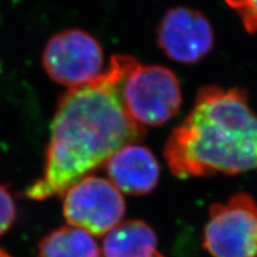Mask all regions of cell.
<instances>
[{
	"label": "cell",
	"mask_w": 257,
	"mask_h": 257,
	"mask_svg": "<svg viewBox=\"0 0 257 257\" xmlns=\"http://www.w3.org/2000/svg\"><path fill=\"white\" fill-rule=\"evenodd\" d=\"M127 60L126 55L113 56L100 78L60 99L43 174L25 191L28 198L44 200L63 194L120 148L143 140L146 130L128 115L119 93Z\"/></svg>",
	"instance_id": "obj_1"
},
{
	"label": "cell",
	"mask_w": 257,
	"mask_h": 257,
	"mask_svg": "<svg viewBox=\"0 0 257 257\" xmlns=\"http://www.w3.org/2000/svg\"><path fill=\"white\" fill-rule=\"evenodd\" d=\"M180 179L257 169V114L238 88H201L194 106L165 147Z\"/></svg>",
	"instance_id": "obj_2"
},
{
	"label": "cell",
	"mask_w": 257,
	"mask_h": 257,
	"mask_svg": "<svg viewBox=\"0 0 257 257\" xmlns=\"http://www.w3.org/2000/svg\"><path fill=\"white\" fill-rule=\"evenodd\" d=\"M119 93L128 115L143 127L166 124L182 105L181 85L172 70L141 64L131 56L119 81Z\"/></svg>",
	"instance_id": "obj_3"
},
{
	"label": "cell",
	"mask_w": 257,
	"mask_h": 257,
	"mask_svg": "<svg viewBox=\"0 0 257 257\" xmlns=\"http://www.w3.org/2000/svg\"><path fill=\"white\" fill-rule=\"evenodd\" d=\"M204 246L213 257H257V204L238 193L212 205L204 230Z\"/></svg>",
	"instance_id": "obj_4"
},
{
	"label": "cell",
	"mask_w": 257,
	"mask_h": 257,
	"mask_svg": "<svg viewBox=\"0 0 257 257\" xmlns=\"http://www.w3.org/2000/svg\"><path fill=\"white\" fill-rule=\"evenodd\" d=\"M43 67L50 79L69 89L93 82L106 69L101 44L80 29L61 31L50 38Z\"/></svg>",
	"instance_id": "obj_5"
},
{
	"label": "cell",
	"mask_w": 257,
	"mask_h": 257,
	"mask_svg": "<svg viewBox=\"0 0 257 257\" xmlns=\"http://www.w3.org/2000/svg\"><path fill=\"white\" fill-rule=\"evenodd\" d=\"M125 202L115 186L98 176H86L64 192L63 214L73 226L92 236H104L120 223Z\"/></svg>",
	"instance_id": "obj_6"
},
{
	"label": "cell",
	"mask_w": 257,
	"mask_h": 257,
	"mask_svg": "<svg viewBox=\"0 0 257 257\" xmlns=\"http://www.w3.org/2000/svg\"><path fill=\"white\" fill-rule=\"evenodd\" d=\"M157 42L169 59L197 63L213 48V29L201 12L179 6L167 11L161 19Z\"/></svg>",
	"instance_id": "obj_7"
},
{
	"label": "cell",
	"mask_w": 257,
	"mask_h": 257,
	"mask_svg": "<svg viewBox=\"0 0 257 257\" xmlns=\"http://www.w3.org/2000/svg\"><path fill=\"white\" fill-rule=\"evenodd\" d=\"M106 170L118 191L143 195L156 187L160 167L149 149L136 143L120 148L106 161Z\"/></svg>",
	"instance_id": "obj_8"
},
{
	"label": "cell",
	"mask_w": 257,
	"mask_h": 257,
	"mask_svg": "<svg viewBox=\"0 0 257 257\" xmlns=\"http://www.w3.org/2000/svg\"><path fill=\"white\" fill-rule=\"evenodd\" d=\"M157 237L142 220L119 223L106 233L102 242V257H155Z\"/></svg>",
	"instance_id": "obj_9"
},
{
	"label": "cell",
	"mask_w": 257,
	"mask_h": 257,
	"mask_svg": "<svg viewBox=\"0 0 257 257\" xmlns=\"http://www.w3.org/2000/svg\"><path fill=\"white\" fill-rule=\"evenodd\" d=\"M40 257H101L92 234L79 227L63 226L44 237L38 245Z\"/></svg>",
	"instance_id": "obj_10"
},
{
	"label": "cell",
	"mask_w": 257,
	"mask_h": 257,
	"mask_svg": "<svg viewBox=\"0 0 257 257\" xmlns=\"http://www.w3.org/2000/svg\"><path fill=\"white\" fill-rule=\"evenodd\" d=\"M249 32L257 31V0H225Z\"/></svg>",
	"instance_id": "obj_11"
},
{
	"label": "cell",
	"mask_w": 257,
	"mask_h": 257,
	"mask_svg": "<svg viewBox=\"0 0 257 257\" xmlns=\"http://www.w3.org/2000/svg\"><path fill=\"white\" fill-rule=\"evenodd\" d=\"M16 220V205L5 186L0 185V236H3Z\"/></svg>",
	"instance_id": "obj_12"
},
{
	"label": "cell",
	"mask_w": 257,
	"mask_h": 257,
	"mask_svg": "<svg viewBox=\"0 0 257 257\" xmlns=\"http://www.w3.org/2000/svg\"><path fill=\"white\" fill-rule=\"evenodd\" d=\"M0 257H11V256H10L8 252H5L4 250L0 249Z\"/></svg>",
	"instance_id": "obj_13"
},
{
	"label": "cell",
	"mask_w": 257,
	"mask_h": 257,
	"mask_svg": "<svg viewBox=\"0 0 257 257\" xmlns=\"http://www.w3.org/2000/svg\"><path fill=\"white\" fill-rule=\"evenodd\" d=\"M155 257H163V256H162V255H161V253H157V255H156Z\"/></svg>",
	"instance_id": "obj_14"
}]
</instances>
